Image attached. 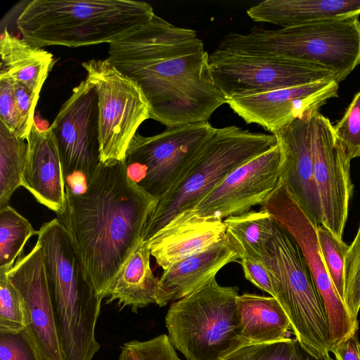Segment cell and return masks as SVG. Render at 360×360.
<instances>
[{
  "mask_svg": "<svg viewBox=\"0 0 360 360\" xmlns=\"http://www.w3.org/2000/svg\"><path fill=\"white\" fill-rule=\"evenodd\" d=\"M27 156V141L0 122V208L9 205L21 177Z\"/></svg>",
  "mask_w": 360,
  "mask_h": 360,
  "instance_id": "cell-27",
  "label": "cell"
},
{
  "mask_svg": "<svg viewBox=\"0 0 360 360\" xmlns=\"http://www.w3.org/2000/svg\"><path fill=\"white\" fill-rule=\"evenodd\" d=\"M37 231L30 222L10 205L0 208V274L7 273Z\"/></svg>",
  "mask_w": 360,
  "mask_h": 360,
  "instance_id": "cell-28",
  "label": "cell"
},
{
  "mask_svg": "<svg viewBox=\"0 0 360 360\" xmlns=\"http://www.w3.org/2000/svg\"><path fill=\"white\" fill-rule=\"evenodd\" d=\"M27 327L21 296L6 273L0 274V332H18Z\"/></svg>",
  "mask_w": 360,
  "mask_h": 360,
  "instance_id": "cell-30",
  "label": "cell"
},
{
  "mask_svg": "<svg viewBox=\"0 0 360 360\" xmlns=\"http://www.w3.org/2000/svg\"><path fill=\"white\" fill-rule=\"evenodd\" d=\"M314 176L319 193L322 224L342 240L353 193L350 162L334 126L319 111L312 117Z\"/></svg>",
  "mask_w": 360,
  "mask_h": 360,
  "instance_id": "cell-14",
  "label": "cell"
},
{
  "mask_svg": "<svg viewBox=\"0 0 360 360\" xmlns=\"http://www.w3.org/2000/svg\"><path fill=\"white\" fill-rule=\"evenodd\" d=\"M57 217L65 226L96 294L103 299L142 237L157 199L128 176L125 160L100 162L79 193L65 186Z\"/></svg>",
  "mask_w": 360,
  "mask_h": 360,
  "instance_id": "cell-2",
  "label": "cell"
},
{
  "mask_svg": "<svg viewBox=\"0 0 360 360\" xmlns=\"http://www.w3.org/2000/svg\"><path fill=\"white\" fill-rule=\"evenodd\" d=\"M226 237L240 256L266 260L269 255L268 245L274 236V219L261 208L224 219Z\"/></svg>",
  "mask_w": 360,
  "mask_h": 360,
  "instance_id": "cell-26",
  "label": "cell"
},
{
  "mask_svg": "<svg viewBox=\"0 0 360 360\" xmlns=\"http://www.w3.org/2000/svg\"><path fill=\"white\" fill-rule=\"evenodd\" d=\"M339 83L327 79L305 85L226 98L232 110L247 123L262 126L273 134L295 119L319 111L338 96Z\"/></svg>",
  "mask_w": 360,
  "mask_h": 360,
  "instance_id": "cell-16",
  "label": "cell"
},
{
  "mask_svg": "<svg viewBox=\"0 0 360 360\" xmlns=\"http://www.w3.org/2000/svg\"><path fill=\"white\" fill-rule=\"evenodd\" d=\"M98 96L101 162L124 160L139 126L150 119V106L139 85L106 59L82 63Z\"/></svg>",
  "mask_w": 360,
  "mask_h": 360,
  "instance_id": "cell-9",
  "label": "cell"
},
{
  "mask_svg": "<svg viewBox=\"0 0 360 360\" xmlns=\"http://www.w3.org/2000/svg\"><path fill=\"white\" fill-rule=\"evenodd\" d=\"M6 274L21 296L26 328L42 360H63L40 243L37 241L32 250L20 257Z\"/></svg>",
  "mask_w": 360,
  "mask_h": 360,
  "instance_id": "cell-17",
  "label": "cell"
},
{
  "mask_svg": "<svg viewBox=\"0 0 360 360\" xmlns=\"http://www.w3.org/2000/svg\"><path fill=\"white\" fill-rule=\"evenodd\" d=\"M0 360H42L27 328L0 332Z\"/></svg>",
  "mask_w": 360,
  "mask_h": 360,
  "instance_id": "cell-35",
  "label": "cell"
},
{
  "mask_svg": "<svg viewBox=\"0 0 360 360\" xmlns=\"http://www.w3.org/2000/svg\"><path fill=\"white\" fill-rule=\"evenodd\" d=\"M148 241L141 238L124 261L107 293V304L116 301L120 309L129 307L133 312L156 304L159 278L150 267Z\"/></svg>",
  "mask_w": 360,
  "mask_h": 360,
  "instance_id": "cell-23",
  "label": "cell"
},
{
  "mask_svg": "<svg viewBox=\"0 0 360 360\" xmlns=\"http://www.w3.org/2000/svg\"><path fill=\"white\" fill-rule=\"evenodd\" d=\"M209 62L225 98L335 79L331 72L316 65L219 48L209 55Z\"/></svg>",
  "mask_w": 360,
  "mask_h": 360,
  "instance_id": "cell-13",
  "label": "cell"
},
{
  "mask_svg": "<svg viewBox=\"0 0 360 360\" xmlns=\"http://www.w3.org/2000/svg\"><path fill=\"white\" fill-rule=\"evenodd\" d=\"M280 151L276 145L231 172L188 214L224 220L262 205L280 181Z\"/></svg>",
  "mask_w": 360,
  "mask_h": 360,
  "instance_id": "cell-15",
  "label": "cell"
},
{
  "mask_svg": "<svg viewBox=\"0 0 360 360\" xmlns=\"http://www.w3.org/2000/svg\"><path fill=\"white\" fill-rule=\"evenodd\" d=\"M214 130L202 122L153 136L136 134L124 158L129 177L158 200L179 179Z\"/></svg>",
  "mask_w": 360,
  "mask_h": 360,
  "instance_id": "cell-10",
  "label": "cell"
},
{
  "mask_svg": "<svg viewBox=\"0 0 360 360\" xmlns=\"http://www.w3.org/2000/svg\"><path fill=\"white\" fill-rule=\"evenodd\" d=\"M268 249L266 261L277 278L274 298L288 315L300 347L316 358L329 353L328 325L310 270L295 239L276 221Z\"/></svg>",
  "mask_w": 360,
  "mask_h": 360,
  "instance_id": "cell-8",
  "label": "cell"
},
{
  "mask_svg": "<svg viewBox=\"0 0 360 360\" xmlns=\"http://www.w3.org/2000/svg\"><path fill=\"white\" fill-rule=\"evenodd\" d=\"M237 286L220 285L216 278L172 304L165 316L168 337L187 360H224L250 343L237 313Z\"/></svg>",
  "mask_w": 360,
  "mask_h": 360,
  "instance_id": "cell-7",
  "label": "cell"
},
{
  "mask_svg": "<svg viewBox=\"0 0 360 360\" xmlns=\"http://www.w3.org/2000/svg\"><path fill=\"white\" fill-rule=\"evenodd\" d=\"M314 114L307 113L297 117L273 134L280 151V180L307 217L319 226L322 224V212L312 159Z\"/></svg>",
  "mask_w": 360,
  "mask_h": 360,
  "instance_id": "cell-18",
  "label": "cell"
},
{
  "mask_svg": "<svg viewBox=\"0 0 360 360\" xmlns=\"http://www.w3.org/2000/svg\"><path fill=\"white\" fill-rule=\"evenodd\" d=\"M291 338L271 342L249 344L236 350L224 360H300L302 348Z\"/></svg>",
  "mask_w": 360,
  "mask_h": 360,
  "instance_id": "cell-31",
  "label": "cell"
},
{
  "mask_svg": "<svg viewBox=\"0 0 360 360\" xmlns=\"http://www.w3.org/2000/svg\"><path fill=\"white\" fill-rule=\"evenodd\" d=\"M13 83L15 100L18 109L25 123L32 130L34 123V115L35 108L39 98L34 96L25 86L15 82H13Z\"/></svg>",
  "mask_w": 360,
  "mask_h": 360,
  "instance_id": "cell-38",
  "label": "cell"
},
{
  "mask_svg": "<svg viewBox=\"0 0 360 360\" xmlns=\"http://www.w3.org/2000/svg\"><path fill=\"white\" fill-rule=\"evenodd\" d=\"M304 353L302 352L300 360H333L330 356L329 354H325L319 358H316L303 350Z\"/></svg>",
  "mask_w": 360,
  "mask_h": 360,
  "instance_id": "cell-40",
  "label": "cell"
},
{
  "mask_svg": "<svg viewBox=\"0 0 360 360\" xmlns=\"http://www.w3.org/2000/svg\"><path fill=\"white\" fill-rule=\"evenodd\" d=\"M224 220L181 213L148 240L149 250L163 270L200 253L226 238Z\"/></svg>",
  "mask_w": 360,
  "mask_h": 360,
  "instance_id": "cell-20",
  "label": "cell"
},
{
  "mask_svg": "<svg viewBox=\"0 0 360 360\" xmlns=\"http://www.w3.org/2000/svg\"><path fill=\"white\" fill-rule=\"evenodd\" d=\"M236 307L242 335L250 344L271 343L289 338L290 321L276 298L243 293L237 297Z\"/></svg>",
  "mask_w": 360,
  "mask_h": 360,
  "instance_id": "cell-25",
  "label": "cell"
},
{
  "mask_svg": "<svg viewBox=\"0 0 360 360\" xmlns=\"http://www.w3.org/2000/svg\"><path fill=\"white\" fill-rule=\"evenodd\" d=\"M295 239L310 270L322 301L330 332V349L342 340L356 333L358 324L350 318L338 295L323 259L315 225L305 214L281 180L262 205Z\"/></svg>",
  "mask_w": 360,
  "mask_h": 360,
  "instance_id": "cell-12",
  "label": "cell"
},
{
  "mask_svg": "<svg viewBox=\"0 0 360 360\" xmlns=\"http://www.w3.org/2000/svg\"><path fill=\"white\" fill-rule=\"evenodd\" d=\"M118 360H181L168 335H160L146 341L134 340L121 347Z\"/></svg>",
  "mask_w": 360,
  "mask_h": 360,
  "instance_id": "cell-33",
  "label": "cell"
},
{
  "mask_svg": "<svg viewBox=\"0 0 360 360\" xmlns=\"http://www.w3.org/2000/svg\"><path fill=\"white\" fill-rule=\"evenodd\" d=\"M0 78L25 86L37 98L55 60L53 55L11 34L6 28L0 39Z\"/></svg>",
  "mask_w": 360,
  "mask_h": 360,
  "instance_id": "cell-24",
  "label": "cell"
},
{
  "mask_svg": "<svg viewBox=\"0 0 360 360\" xmlns=\"http://www.w3.org/2000/svg\"><path fill=\"white\" fill-rule=\"evenodd\" d=\"M27 156L21 186L41 205L60 214L66 203L65 181L58 144L51 128L34 123L27 140Z\"/></svg>",
  "mask_w": 360,
  "mask_h": 360,
  "instance_id": "cell-19",
  "label": "cell"
},
{
  "mask_svg": "<svg viewBox=\"0 0 360 360\" xmlns=\"http://www.w3.org/2000/svg\"><path fill=\"white\" fill-rule=\"evenodd\" d=\"M63 360H92L101 349L96 326L103 299L96 294L58 218L38 231Z\"/></svg>",
  "mask_w": 360,
  "mask_h": 360,
  "instance_id": "cell-4",
  "label": "cell"
},
{
  "mask_svg": "<svg viewBox=\"0 0 360 360\" xmlns=\"http://www.w3.org/2000/svg\"><path fill=\"white\" fill-rule=\"evenodd\" d=\"M335 135L352 160L360 157V91L355 94L344 116L334 126Z\"/></svg>",
  "mask_w": 360,
  "mask_h": 360,
  "instance_id": "cell-34",
  "label": "cell"
},
{
  "mask_svg": "<svg viewBox=\"0 0 360 360\" xmlns=\"http://www.w3.org/2000/svg\"><path fill=\"white\" fill-rule=\"evenodd\" d=\"M276 145L272 134L234 125L215 128L179 179L157 200L141 238L148 241L174 217L191 211L237 167Z\"/></svg>",
  "mask_w": 360,
  "mask_h": 360,
  "instance_id": "cell-6",
  "label": "cell"
},
{
  "mask_svg": "<svg viewBox=\"0 0 360 360\" xmlns=\"http://www.w3.org/2000/svg\"><path fill=\"white\" fill-rule=\"evenodd\" d=\"M330 352L336 360H360V342L356 333L333 346Z\"/></svg>",
  "mask_w": 360,
  "mask_h": 360,
  "instance_id": "cell-39",
  "label": "cell"
},
{
  "mask_svg": "<svg viewBox=\"0 0 360 360\" xmlns=\"http://www.w3.org/2000/svg\"><path fill=\"white\" fill-rule=\"evenodd\" d=\"M246 12L255 22L287 27L360 15V0H265Z\"/></svg>",
  "mask_w": 360,
  "mask_h": 360,
  "instance_id": "cell-22",
  "label": "cell"
},
{
  "mask_svg": "<svg viewBox=\"0 0 360 360\" xmlns=\"http://www.w3.org/2000/svg\"><path fill=\"white\" fill-rule=\"evenodd\" d=\"M152 6L133 0H33L17 18L30 45L80 47L111 44L155 15Z\"/></svg>",
  "mask_w": 360,
  "mask_h": 360,
  "instance_id": "cell-3",
  "label": "cell"
},
{
  "mask_svg": "<svg viewBox=\"0 0 360 360\" xmlns=\"http://www.w3.org/2000/svg\"><path fill=\"white\" fill-rule=\"evenodd\" d=\"M240 263L245 278L274 297L277 278L266 259L243 257Z\"/></svg>",
  "mask_w": 360,
  "mask_h": 360,
  "instance_id": "cell-37",
  "label": "cell"
},
{
  "mask_svg": "<svg viewBox=\"0 0 360 360\" xmlns=\"http://www.w3.org/2000/svg\"><path fill=\"white\" fill-rule=\"evenodd\" d=\"M0 122L25 141L31 132L18 109L13 83L4 78H0Z\"/></svg>",
  "mask_w": 360,
  "mask_h": 360,
  "instance_id": "cell-36",
  "label": "cell"
},
{
  "mask_svg": "<svg viewBox=\"0 0 360 360\" xmlns=\"http://www.w3.org/2000/svg\"><path fill=\"white\" fill-rule=\"evenodd\" d=\"M237 260L240 256L226 237L209 249L171 265L159 278L156 304L164 307L188 295Z\"/></svg>",
  "mask_w": 360,
  "mask_h": 360,
  "instance_id": "cell-21",
  "label": "cell"
},
{
  "mask_svg": "<svg viewBox=\"0 0 360 360\" xmlns=\"http://www.w3.org/2000/svg\"><path fill=\"white\" fill-rule=\"evenodd\" d=\"M344 302L351 319L358 324L357 315L360 309V224L345 257Z\"/></svg>",
  "mask_w": 360,
  "mask_h": 360,
  "instance_id": "cell-32",
  "label": "cell"
},
{
  "mask_svg": "<svg viewBox=\"0 0 360 360\" xmlns=\"http://www.w3.org/2000/svg\"><path fill=\"white\" fill-rule=\"evenodd\" d=\"M359 16L277 30L254 27L246 33H228L218 48L321 67L340 83L360 65Z\"/></svg>",
  "mask_w": 360,
  "mask_h": 360,
  "instance_id": "cell-5",
  "label": "cell"
},
{
  "mask_svg": "<svg viewBox=\"0 0 360 360\" xmlns=\"http://www.w3.org/2000/svg\"><path fill=\"white\" fill-rule=\"evenodd\" d=\"M56 140L65 186L82 193L101 162L98 96L86 79L72 91L50 126Z\"/></svg>",
  "mask_w": 360,
  "mask_h": 360,
  "instance_id": "cell-11",
  "label": "cell"
},
{
  "mask_svg": "<svg viewBox=\"0 0 360 360\" xmlns=\"http://www.w3.org/2000/svg\"><path fill=\"white\" fill-rule=\"evenodd\" d=\"M323 259L332 282L341 299H345V262L349 245L340 240L325 226L316 228ZM345 303V302H344Z\"/></svg>",
  "mask_w": 360,
  "mask_h": 360,
  "instance_id": "cell-29",
  "label": "cell"
},
{
  "mask_svg": "<svg viewBox=\"0 0 360 360\" xmlns=\"http://www.w3.org/2000/svg\"><path fill=\"white\" fill-rule=\"evenodd\" d=\"M106 60L139 85L149 104L150 119L167 128L207 122L226 103L196 32L157 15L110 44Z\"/></svg>",
  "mask_w": 360,
  "mask_h": 360,
  "instance_id": "cell-1",
  "label": "cell"
}]
</instances>
